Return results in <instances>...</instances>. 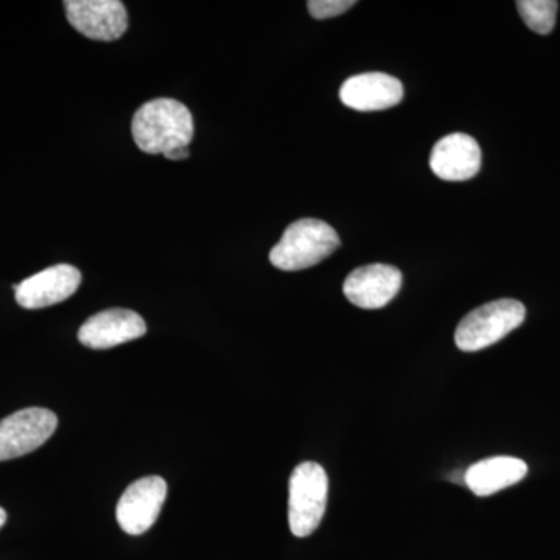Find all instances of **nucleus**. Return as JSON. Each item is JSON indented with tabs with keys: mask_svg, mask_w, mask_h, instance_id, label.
Here are the masks:
<instances>
[{
	"mask_svg": "<svg viewBox=\"0 0 560 560\" xmlns=\"http://www.w3.org/2000/svg\"><path fill=\"white\" fill-rule=\"evenodd\" d=\"M340 98L346 106L361 113L383 110L399 105L404 98V86L388 73H360L342 83Z\"/></svg>",
	"mask_w": 560,
	"mask_h": 560,
	"instance_id": "obj_12",
	"label": "nucleus"
},
{
	"mask_svg": "<svg viewBox=\"0 0 560 560\" xmlns=\"http://www.w3.org/2000/svg\"><path fill=\"white\" fill-rule=\"evenodd\" d=\"M430 167L444 180L471 179L481 168L480 145L464 132L445 136L431 150Z\"/></svg>",
	"mask_w": 560,
	"mask_h": 560,
	"instance_id": "obj_11",
	"label": "nucleus"
},
{
	"mask_svg": "<svg viewBox=\"0 0 560 560\" xmlns=\"http://www.w3.org/2000/svg\"><path fill=\"white\" fill-rule=\"evenodd\" d=\"M526 475L525 460L514 456H492L470 466L464 474V485L477 497H489L517 485Z\"/></svg>",
	"mask_w": 560,
	"mask_h": 560,
	"instance_id": "obj_13",
	"label": "nucleus"
},
{
	"mask_svg": "<svg viewBox=\"0 0 560 560\" xmlns=\"http://www.w3.org/2000/svg\"><path fill=\"white\" fill-rule=\"evenodd\" d=\"M340 245L337 231L326 221L302 219L283 232L271 249L270 261L282 271L307 270L331 256Z\"/></svg>",
	"mask_w": 560,
	"mask_h": 560,
	"instance_id": "obj_2",
	"label": "nucleus"
},
{
	"mask_svg": "<svg viewBox=\"0 0 560 560\" xmlns=\"http://www.w3.org/2000/svg\"><path fill=\"white\" fill-rule=\"evenodd\" d=\"M526 308L515 300H499L475 308L456 327L455 342L463 352H478L503 340L525 323Z\"/></svg>",
	"mask_w": 560,
	"mask_h": 560,
	"instance_id": "obj_3",
	"label": "nucleus"
},
{
	"mask_svg": "<svg viewBox=\"0 0 560 560\" xmlns=\"http://www.w3.org/2000/svg\"><path fill=\"white\" fill-rule=\"evenodd\" d=\"M145 334V320L138 313L127 308H109L91 316L80 327L79 340L86 348L105 350L138 340Z\"/></svg>",
	"mask_w": 560,
	"mask_h": 560,
	"instance_id": "obj_10",
	"label": "nucleus"
},
{
	"mask_svg": "<svg viewBox=\"0 0 560 560\" xmlns=\"http://www.w3.org/2000/svg\"><path fill=\"white\" fill-rule=\"evenodd\" d=\"M80 283L81 272L72 265L62 264L14 283L13 290L21 307L36 311L69 300L79 290Z\"/></svg>",
	"mask_w": 560,
	"mask_h": 560,
	"instance_id": "obj_8",
	"label": "nucleus"
},
{
	"mask_svg": "<svg viewBox=\"0 0 560 560\" xmlns=\"http://www.w3.org/2000/svg\"><path fill=\"white\" fill-rule=\"evenodd\" d=\"M167 160L171 161H183L189 158V147H179V149H173L164 154Z\"/></svg>",
	"mask_w": 560,
	"mask_h": 560,
	"instance_id": "obj_16",
	"label": "nucleus"
},
{
	"mask_svg": "<svg viewBox=\"0 0 560 560\" xmlns=\"http://www.w3.org/2000/svg\"><path fill=\"white\" fill-rule=\"evenodd\" d=\"M329 478L318 463H302L293 470L289 486V523L296 537L315 533L326 514Z\"/></svg>",
	"mask_w": 560,
	"mask_h": 560,
	"instance_id": "obj_4",
	"label": "nucleus"
},
{
	"mask_svg": "<svg viewBox=\"0 0 560 560\" xmlns=\"http://www.w3.org/2000/svg\"><path fill=\"white\" fill-rule=\"evenodd\" d=\"M7 522V512L0 508V528H2L3 525H5Z\"/></svg>",
	"mask_w": 560,
	"mask_h": 560,
	"instance_id": "obj_17",
	"label": "nucleus"
},
{
	"mask_svg": "<svg viewBox=\"0 0 560 560\" xmlns=\"http://www.w3.org/2000/svg\"><path fill=\"white\" fill-rule=\"evenodd\" d=\"M68 21L77 32L95 40H116L128 28V14L119 0H66Z\"/></svg>",
	"mask_w": 560,
	"mask_h": 560,
	"instance_id": "obj_6",
	"label": "nucleus"
},
{
	"mask_svg": "<svg viewBox=\"0 0 560 560\" xmlns=\"http://www.w3.org/2000/svg\"><path fill=\"white\" fill-rule=\"evenodd\" d=\"M559 3L556 0H518L517 10L523 22L539 35H550L556 24Z\"/></svg>",
	"mask_w": 560,
	"mask_h": 560,
	"instance_id": "obj_14",
	"label": "nucleus"
},
{
	"mask_svg": "<svg viewBox=\"0 0 560 560\" xmlns=\"http://www.w3.org/2000/svg\"><path fill=\"white\" fill-rule=\"evenodd\" d=\"M167 499V482L161 477H147L132 482L117 503V522L131 536L145 533L158 521Z\"/></svg>",
	"mask_w": 560,
	"mask_h": 560,
	"instance_id": "obj_7",
	"label": "nucleus"
},
{
	"mask_svg": "<svg viewBox=\"0 0 560 560\" xmlns=\"http://www.w3.org/2000/svg\"><path fill=\"white\" fill-rule=\"evenodd\" d=\"M57 427V415L46 408H25L0 420V460L35 452L49 441Z\"/></svg>",
	"mask_w": 560,
	"mask_h": 560,
	"instance_id": "obj_5",
	"label": "nucleus"
},
{
	"mask_svg": "<svg viewBox=\"0 0 560 560\" xmlns=\"http://www.w3.org/2000/svg\"><path fill=\"white\" fill-rule=\"evenodd\" d=\"M355 0H311L307 3L308 13L315 20H329V18L340 16L346 11L355 5Z\"/></svg>",
	"mask_w": 560,
	"mask_h": 560,
	"instance_id": "obj_15",
	"label": "nucleus"
},
{
	"mask_svg": "<svg viewBox=\"0 0 560 560\" xmlns=\"http://www.w3.org/2000/svg\"><path fill=\"white\" fill-rule=\"evenodd\" d=\"M401 289V272L390 265L374 264L357 268L342 285L345 296L357 307L375 311L385 307Z\"/></svg>",
	"mask_w": 560,
	"mask_h": 560,
	"instance_id": "obj_9",
	"label": "nucleus"
},
{
	"mask_svg": "<svg viewBox=\"0 0 560 560\" xmlns=\"http://www.w3.org/2000/svg\"><path fill=\"white\" fill-rule=\"evenodd\" d=\"M131 131L140 150L149 154H165L179 147H189L194 138V117L183 103L156 98L136 110Z\"/></svg>",
	"mask_w": 560,
	"mask_h": 560,
	"instance_id": "obj_1",
	"label": "nucleus"
}]
</instances>
